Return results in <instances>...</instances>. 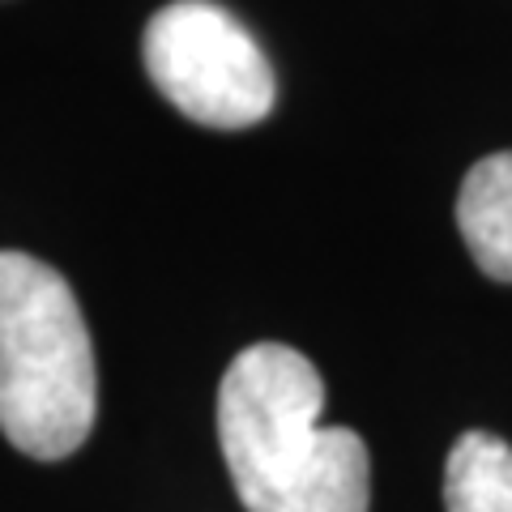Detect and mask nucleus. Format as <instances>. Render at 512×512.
<instances>
[{"label":"nucleus","instance_id":"f257e3e1","mask_svg":"<svg viewBox=\"0 0 512 512\" xmlns=\"http://www.w3.org/2000/svg\"><path fill=\"white\" fill-rule=\"evenodd\" d=\"M308 355L261 342L218 384V444L248 512H367L372 461L350 427H325Z\"/></svg>","mask_w":512,"mask_h":512},{"label":"nucleus","instance_id":"39448f33","mask_svg":"<svg viewBox=\"0 0 512 512\" xmlns=\"http://www.w3.org/2000/svg\"><path fill=\"white\" fill-rule=\"evenodd\" d=\"M448 512H512V448L491 431H466L444 466Z\"/></svg>","mask_w":512,"mask_h":512},{"label":"nucleus","instance_id":"7ed1b4c3","mask_svg":"<svg viewBox=\"0 0 512 512\" xmlns=\"http://www.w3.org/2000/svg\"><path fill=\"white\" fill-rule=\"evenodd\" d=\"M146 73L158 94L205 128H248L274 111V69L214 0H175L146 26Z\"/></svg>","mask_w":512,"mask_h":512},{"label":"nucleus","instance_id":"f03ea898","mask_svg":"<svg viewBox=\"0 0 512 512\" xmlns=\"http://www.w3.org/2000/svg\"><path fill=\"white\" fill-rule=\"evenodd\" d=\"M99 410L94 346L73 286L39 256L0 252V431L35 461L82 448Z\"/></svg>","mask_w":512,"mask_h":512},{"label":"nucleus","instance_id":"20e7f679","mask_svg":"<svg viewBox=\"0 0 512 512\" xmlns=\"http://www.w3.org/2000/svg\"><path fill=\"white\" fill-rule=\"evenodd\" d=\"M457 227L487 278L512 282V150L487 154L457 192Z\"/></svg>","mask_w":512,"mask_h":512}]
</instances>
